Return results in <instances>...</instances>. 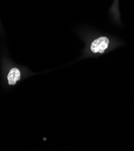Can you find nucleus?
<instances>
[{
    "mask_svg": "<svg viewBox=\"0 0 134 151\" xmlns=\"http://www.w3.org/2000/svg\"><path fill=\"white\" fill-rule=\"evenodd\" d=\"M21 77V73L18 69L14 68L10 70L8 75L7 80L9 85H14L18 81L20 80Z\"/></svg>",
    "mask_w": 134,
    "mask_h": 151,
    "instance_id": "nucleus-2",
    "label": "nucleus"
},
{
    "mask_svg": "<svg viewBox=\"0 0 134 151\" xmlns=\"http://www.w3.org/2000/svg\"><path fill=\"white\" fill-rule=\"evenodd\" d=\"M109 45V40L105 36H101L91 44V51L94 54H103L108 49Z\"/></svg>",
    "mask_w": 134,
    "mask_h": 151,
    "instance_id": "nucleus-1",
    "label": "nucleus"
}]
</instances>
